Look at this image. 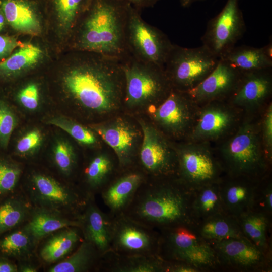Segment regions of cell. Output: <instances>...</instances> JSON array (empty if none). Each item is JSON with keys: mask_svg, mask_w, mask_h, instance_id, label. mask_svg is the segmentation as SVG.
Wrapping results in <instances>:
<instances>
[{"mask_svg": "<svg viewBox=\"0 0 272 272\" xmlns=\"http://www.w3.org/2000/svg\"><path fill=\"white\" fill-rule=\"evenodd\" d=\"M245 30L238 0H227L222 11L209 21L202 45L220 59L235 46Z\"/></svg>", "mask_w": 272, "mask_h": 272, "instance_id": "14", "label": "cell"}, {"mask_svg": "<svg viewBox=\"0 0 272 272\" xmlns=\"http://www.w3.org/2000/svg\"><path fill=\"white\" fill-rule=\"evenodd\" d=\"M141 11L143 9L153 7L160 0H121Z\"/></svg>", "mask_w": 272, "mask_h": 272, "instance_id": "48", "label": "cell"}, {"mask_svg": "<svg viewBox=\"0 0 272 272\" xmlns=\"http://www.w3.org/2000/svg\"><path fill=\"white\" fill-rule=\"evenodd\" d=\"M33 208L20 188L0 200V235L25 224Z\"/></svg>", "mask_w": 272, "mask_h": 272, "instance_id": "31", "label": "cell"}, {"mask_svg": "<svg viewBox=\"0 0 272 272\" xmlns=\"http://www.w3.org/2000/svg\"><path fill=\"white\" fill-rule=\"evenodd\" d=\"M230 135L221 145L218 158L225 174L256 181L267 177L271 162L263 147L260 124L245 120Z\"/></svg>", "mask_w": 272, "mask_h": 272, "instance_id": "4", "label": "cell"}, {"mask_svg": "<svg viewBox=\"0 0 272 272\" xmlns=\"http://www.w3.org/2000/svg\"><path fill=\"white\" fill-rule=\"evenodd\" d=\"M90 127L112 149L120 170L134 166L142 138L141 129L122 117H116Z\"/></svg>", "mask_w": 272, "mask_h": 272, "instance_id": "17", "label": "cell"}, {"mask_svg": "<svg viewBox=\"0 0 272 272\" xmlns=\"http://www.w3.org/2000/svg\"><path fill=\"white\" fill-rule=\"evenodd\" d=\"M260 181L226 174L223 176L219 184L225 212L237 218L251 210Z\"/></svg>", "mask_w": 272, "mask_h": 272, "instance_id": "24", "label": "cell"}, {"mask_svg": "<svg viewBox=\"0 0 272 272\" xmlns=\"http://www.w3.org/2000/svg\"><path fill=\"white\" fill-rule=\"evenodd\" d=\"M271 69L242 72L235 89L227 100L234 107L247 110L263 106L272 93Z\"/></svg>", "mask_w": 272, "mask_h": 272, "instance_id": "19", "label": "cell"}, {"mask_svg": "<svg viewBox=\"0 0 272 272\" xmlns=\"http://www.w3.org/2000/svg\"><path fill=\"white\" fill-rule=\"evenodd\" d=\"M83 240L82 231L77 226L61 228L43 238L36 250L43 269L69 256Z\"/></svg>", "mask_w": 272, "mask_h": 272, "instance_id": "25", "label": "cell"}, {"mask_svg": "<svg viewBox=\"0 0 272 272\" xmlns=\"http://www.w3.org/2000/svg\"><path fill=\"white\" fill-rule=\"evenodd\" d=\"M260 133L265 154L271 162L272 158V104L269 103L265 110L261 121Z\"/></svg>", "mask_w": 272, "mask_h": 272, "instance_id": "44", "label": "cell"}, {"mask_svg": "<svg viewBox=\"0 0 272 272\" xmlns=\"http://www.w3.org/2000/svg\"><path fill=\"white\" fill-rule=\"evenodd\" d=\"M42 135L38 129H33L17 141L15 146V153L26 157L31 155L41 145Z\"/></svg>", "mask_w": 272, "mask_h": 272, "instance_id": "42", "label": "cell"}, {"mask_svg": "<svg viewBox=\"0 0 272 272\" xmlns=\"http://www.w3.org/2000/svg\"><path fill=\"white\" fill-rule=\"evenodd\" d=\"M79 221L84 240L92 244L103 255L110 250L112 216L103 212L90 197Z\"/></svg>", "mask_w": 272, "mask_h": 272, "instance_id": "23", "label": "cell"}, {"mask_svg": "<svg viewBox=\"0 0 272 272\" xmlns=\"http://www.w3.org/2000/svg\"><path fill=\"white\" fill-rule=\"evenodd\" d=\"M158 231L157 255L163 261L189 264L201 271L219 269L213 247L198 234L194 225H179Z\"/></svg>", "mask_w": 272, "mask_h": 272, "instance_id": "6", "label": "cell"}, {"mask_svg": "<svg viewBox=\"0 0 272 272\" xmlns=\"http://www.w3.org/2000/svg\"><path fill=\"white\" fill-rule=\"evenodd\" d=\"M130 6L121 0H93L67 44L69 49L124 59L129 55L125 33Z\"/></svg>", "mask_w": 272, "mask_h": 272, "instance_id": "3", "label": "cell"}, {"mask_svg": "<svg viewBox=\"0 0 272 272\" xmlns=\"http://www.w3.org/2000/svg\"><path fill=\"white\" fill-rule=\"evenodd\" d=\"M219 269L237 271H270L271 256L265 254L245 237L210 242Z\"/></svg>", "mask_w": 272, "mask_h": 272, "instance_id": "15", "label": "cell"}, {"mask_svg": "<svg viewBox=\"0 0 272 272\" xmlns=\"http://www.w3.org/2000/svg\"><path fill=\"white\" fill-rule=\"evenodd\" d=\"M192 192L177 177L147 178L123 214L157 230L195 225Z\"/></svg>", "mask_w": 272, "mask_h": 272, "instance_id": "2", "label": "cell"}, {"mask_svg": "<svg viewBox=\"0 0 272 272\" xmlns=\"http://www.w3.org/2000/svg\"><path fill=\"white\" fill-rule=\"evenodd\" d=\"M125 36L130 55L164 68L173 44L161 30L147 23L141 11L132 6L129 10Z\"/></svg>", "mask_w": 272, "mask_h": 272, "instance_id": "11", "label": "cell"}, {"mask_svg": "<svg viewBox=\"0 0 272 272\" xmlns=\"http://www.w3.org/2000/svg\"><path fill=\"white\" fill-rule=\"evenodd\" d=\"M220 59L227 61L241 72L272 67V59L265 54L262 47L235 46Z\"/></svg>", "mask_w": 272, "mask_h": 272, "instance_id": "36", "label": "cell"}, {"mask_svg": "<svg viewBox=\"0 0 272 272\" xmlns=\"http://www.w3.org/2000/svg\"><path fill=\"white\" fill-rule=\"evenodd\" d=\"M101 256L92 244L83 240L69 256L43 270L47 272H98Z\"/></svg>", "mask_w": 272, "mask_h": 272, "instance_id": "30", "label": "cell"}, {"mask_svg": "<svg viewBox=\"0 0 272 272\" xmlns=\"http://www.w3.org/2000/svg\"><path fill=\"white\" fill-rule=\"evenodd\" d=\"M150 109L155 125L166 137H188L193 126L199 106L187 92L172 89L159 104Z\"/></svg>", "mask_w": 272, "mask_h": 272, "instance_id": "12", "label": "cell"}, {"mask_svg": "<svg viewBox=\"0 0 272 272\" xmlns=\"http://www.w3.org/2000/svg\"><path fill=\"white\" fill-rule=\"evenodd\" d=\"M219 59L202 45L186 48L173 44L164 69L172 88L186 92L205 79Z\"/></svg>", "mask_w": 272, "mask_h": 272, "instance_id": "8", "label": "cell"}, {"mask_svg": "<svg viewBox=\"0 0 272 272\" xmlns=\"http://www.w3.org/2000/svg\"><path fill=\"white\" fill-rule=\"evenodd\" d=\"M147 177L138 168L120 170L100 195L111 215L122 214Z\"/></svg>", "mask_w": 272, "mask_h": 272, "instance_id": "21", "label": "cell"}, {"mask_svg": "<svg viewBox=\"0 0 272 272\" xmlns=\"http://www.w3.org/2000/svg\"><path fill=\"white\" fill-rule=\"evenodd\" d=\"M120 61L125 82L123 104L128 108L155 106L172 90L163 67L140 61L130 54Z\"/></svg>", "mask_w": 272, "mask_h": 272, "instance_id": "7", "label": "cell"}, {"mask_svg": "<svg viewBox=\"0 0 272 272\" xmlns=\"http://www.w3.org/2000/svg\"><path fill=\"white\" fill-rule=\"evenodd\" d=\"M24 44L14 35L0 33V62L6 59L15 50Z\"/></svg>", "mask_w": 272, "mask_h": 272, "instance_id": "45", "label": "cell"}, {"mask_svg": "<svg viewBox=\"0 0 272 272\" xmlns=\"http://www.w3.org/2000/svg\"><path fill=\"white\" fill-rule=\"evenodd\" d=\"M225 101H214L199 106L188 141L209 143L230 135L236 129L239 119L238 111Z\"/></svg>", "mask_w": 272, "mask_h": 272, "instance_id": "16", "label": "cell"}, {"mask_svg": "<svg viewBox=\"0 0 272 272\" xmlns=\"http://www.w3.org/2000/svg\"><path fill=\"white\" fill-rule=\"evenodd\" d=\"M237 219L244 237L265 254L271 256L268 236L271 218L262 213L250 210Z\"/></svg>", "mask_w": 272, "mask_h": 272, "instance_id": "33", "label": "cell"}, {"mask_svg": "<svg viewBox=\"0 0 272 272\" xmlns=\"http://www.w3.org/2000/svg\"><path fill=\"white\" fill-rule=\"evenodd\" d=\"M117 160L100 153L91 158L82 170V179L77 185L89 197H95L120 170Z\"/></svg>", "mask_w": 272, "mask_h": 272, "instance_id": "26", "label": "cell"}, {"mask_svg": "<svg viewBox=\"0 0 272 272\" xmlns=\"http://www.w3.org/2000/svg\"><path fill=\"white\" fill-rule=\"evenodd\" d=\"M65 61L63 90L78 107L109 116L123 104L124 77L120 60L98 53L72 51Z\"/></svg>", "mask_w": 272, "mask_h": 272, "instance_id": "1", "label": "cell"}, {"mask_svg": "<svg viewBox=\"0 0 272 272\" xmlns=\"http://www.w3.org/2000/svg\"><path fill=\"white\" fill-rule=\"evenodd\" d=\"M42 48L32 43L25 44L0 62V90L14 81L22 73L37 65L42 60Z\"/></svg>", "mask_w": 272, "mask_h": 272, "instance_id": "28", "label": "cell"}, {"mask_svg": "<svg viewBox=\"0 0 272 272\" xmlns=\"http://www.w3.org/2000/svg\"><path fill=\"white\" fill-rule=\"evenodd\" d=\"M265 54L272 59V42L271 40L267 45L262 47Z\"/></svg>", "mask_w": 272, "mask_h": 272, "instance_id": "51", "label": "cell"}, {"mask_svg": "<svg viewBox=\"0 0 272 272\" xmlns=\"http://www.w3.org/2000/svg\"><path fill=\"white\" fill-rule=\"evenodd\" d=\"M198 234L208 242L245 237L237 219L227 213L218 214L194 225Z\"/></svg>", "mask_w": 272, "mask_h": 272, "instance_id": "34", "label": "cell"}, {"mask_svg": "<svg viewBox=\"0 0 272 272\" xmlns=\"http://www.w3.org/2000/svg\"><path fill=\"white\" fill-rule=\"evenodd\" d=\"M18 272H37L43 265L37 254L16 262Z\"/></svg>", "mask_w": 272, "mask_h": 272, "instance_id": "46", "label": "cell"}, {"mask_svg": "<svg viewBox=\"0 0 272 272\" xmlns=\"http://www.w3.org/2000/svg\"><path fill=\"white\" fill-rule=\"evenodd\" d=\"M142 133L134 166L147 178L177 177V159L174 146L154 124L140 118Z\"/></svg>", "mask_w": 272, "mask_h": 272, "instance_id": "10", "label": "cell"}, {"mask_svg": "<svg viewBox=\"0 0 272 272\" xmlns=\"http://www.w3.org/2000/svg\"><path fill=\"white\" fill-rule=\"evenodd\" d=\"M209 144L188 141L174 146L177 159V177L192 190L219 182L225 173L219 158Z\"/></svg>", "mask_w": 272, "mask_h": 272, "instance_id": "9", "label": "cell"}, {"mask_svg": "<svg viewBox=\"0 0 272 272\" xmlns=\"http://www.w3.org/2000/svg\"><path fill=\"white\" fill-rule=\"evenodd\" d=\"M93 0H42L46 21L67 44L80 19Z\"/></svg>", "mask_w": 272, "mask_h": 272, "instance_id": "22", "label": "cell"}, {"mask_svg": "<svg viewBox=\"0 0 272 272\" xmlns=\"http://www.w3.org/2000/svg\"><path fill=\"white\" fill-rule=\"evenodd\" d=\"M266 177L258 185L251 210L262 213L271 218L272 184L269 180L266 182Z\"/></svg>", "mask_w": 272, "mask_h": 272, "instance_id": "41", "label": "cell"}, {"mask_svg": "<svg viewBox=\"0 0 272 272\" xmlns=\"http://www.w3.org/2000/svg\"><path fill=\"white\" fill-rule=\"evenodd\" d=\"M52 162L61 177L71 182L69 179L75 174L78 166V160L73 148L69 142L64 140L56 142L53 149Z\"/></svg>", "mask_w": 272, "mask_h": 272, "instance_id": "38", "label": "cell"}, {"mask_svg": "<svg viewBox=\"0 0 272 272\" xmlns=\"http://www.w3.org/2000/svg\"><path fill=\"white\" fill-rule=\"evenodd\" d=\"M38 244L24 224L0 235V256L17 262L36 254Z\"/></svg>", "mask_w": 272, "mask_h": 272, "instance_id": "29", "label": "cell"}, {"mask_svg": "<svg viewBox=\"0 0 272 272\" xmlns=\"http://www.w3.org/2000/svg\"><path fill=\"white\" fill-rule=\"evenodd\" d=\"M47 123L62 129L80 144L93 146L98 143L93 130L67 118L55 117L50 119Z\"/></svg>", "mask_w": 272, "mask_h": 272, "instance_id": "40", "label": "cell"}, {"mask_svg": "<svg viewBox=\"0 0 272 272\" xmlns=\"http://www.w3.org/2000/svg\"><path fill=\"white\" fill-rule=\"evenodd\" d=\"M25 226L39 242L53 232L70 226H80L79 220L42 208L33 207Z\"/></svg>", "mask_w": 272, "mask_h": 272, "instance_id": "32", "label": "cell"}, {"mask_svg": "<svg viewBox=\"0 0 272 272\" xmlns=\"http://www.w3.org/2000/svg\"><path fill=\"white\" fill-rule=\"evenodd\" d=\"M98 272H165L158 255H124L109 250L102 255Z\"/></svg>", "mask_w": 272, "mask_h": 272, "instance_id": "27", "label": "cell"}, {"mask_svg": "<svg viewBox=\"0 0 272 272\" xmlns=\"http://www.w3.org/2000/svg\"><path fill=\"white\" fill-rule=\"evenodd\" d=\"M0 33L10 34L9 28L5 16L0 7Z\"/></svg>", "mask_w": 272, "mask_h": 272, "instance_id": "50", "label": "cell"}, {"mask_svg": "<svg viewBox=\"0 0 272 272\" xmlns=\"http://www.w3.org/2000/svg\"><path fill=\"white\" fill-rule=\"evenodd\" d=\"M20 188L33 207L79 220L90 197L74 183L60 180L44 171L33 170Z\"/></svg>", "mask_w": 272, "mask_h": 272, "instance_id": "5", "label": "cell"}, {"mask_svg": "<svg viewBox=\"0 0 272 272\" xmlns=\"http://www.w3.org/2000/svg\"><path fill=\"white\" fill-rule=\"evenodd\" d=\"M242 72L220 59L211 73L196 86L186 92L198 106L218 100H227L235 89Z\"/></svg>", "mask_w": 272, "mask_h": 272, "instance_id": "18", "label": "cell"}, {"mask_svg": "<svg viewBox=\"0 0 272 272\" xmlns=\"http://www.w3.org/2000/svg\"><path fill=\"white\" fill-rule=\"evenodd\" d=\"M165 272H201V271L189 264L165 262Z\"/></svg>", "mask_w": 272, "mask_h": 272, "instance_id": "47", "label": "cell"}, {"mask_svg": "<svg viewBox=\"0 0 272 272\" xmlns=\"http://www.w3.org/2000/svg\"><path fill=\"white\" fill-rule=\"evenodd\" d=\"M18 117L8 98L0 91V151H6L18 125Z\"/></svg>", "mask_w": 272, "mask_h": 272, "instance_id": "39", "label": "cell"}, {"mask_svg": "<svg viewBox=\"0 0 272 272\" xmlns=\"http://www.w3.org/2000/svg\"><path fill=\"white\" fill-rule=\"evenodd\" d=\"M39 98V89L35 83L27 84L15 94L16 100L24 107L30 110L38 107Z\"/></svg>", "mask_w": 272, "mask_h": 272, "instance_id": "43", "label": "cell"}, {"mask_svg": "<svg viewBox=\"0 0 272 272\" xmlns=\"http://www.w3.org/2000/svg\"><path fill=\"white\" fill-rule=\"evenodd\" d=\"M219 182L193 190L191 212L195 224L212 216L226 213L220 193Z\"/></svg>", "mask_w": 272, "mask_h": 272, "instance_id": "35", "label": "cell"}, {"mask_svg": "<svg viewBox=\"0 0 272 272\" xmlns=\"http://www.w3.org/2000/svg\"><path fill=\"white\" fill-rule=\"evenodd\" d=\"M204 0H180L181 5L183 7H188L192 5L193 3L197 1H202Z\"/></svg>", "mask_w": 272, "mask_h": 272, "instance_id": "52", "label": "cell"}, {"mask_svg": "<svg viewBox=\"0 0 272 272\" xmlns=\"http://www.w3.org/2000/svg\"><path fill=\"white\" fill-rule=\"evenodd\" d=\"M112 216L110 250L124 255H157L158 230L123 213Z\"/></svg>", "mask_w": 272, "mask_h": 272, "instance_id": "13", "label": "cell"}, {"mask_svg": "<svg viewBox=\"0 0 272 272\" xmlns=\"http://www.w3.org/2000/svg\"><path fill=\"white\" fill-rule=\"evenodd\" d=\"M10 31L39 36L46 21L42 0H0Z\"/></svg>", "mask_w": 272, "mask_h": 272, "instance_id": "20", "label": "cell"}, {"mask_svg": "<svg viewBox=\"0 0 272 272\" xmlns=\"http://www.w3.org/2000/svg\"><path fill=\"white\" fill-rule=\"evenodd\" d=\"M23 173L21 163L8 155H0V200L20 189Z\"/></svg>", "mask_w": 272, "mask_h": 272, "instance_id": "37", "label": "cell"}, {"mask_svg": "<svg viewBox=\"0 0 272 272\" xmlns=\"http://www.w3.org/2000/svg\"><path fill=\"white\" fill-rule=\"evenodd\" d=\"M0 272H18L16 262L7 258L0 256Z\"/></svg>", "mask_w": 272, "mask_h": 272, "instance_id": "49", "label": "cell"}]
</instances>
